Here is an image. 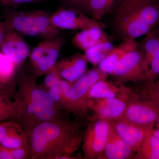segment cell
Returning a JSON list of instances; mask_svg holds the SVG:
<instances>
[{"mask_svg": "<svg viewBox=\"0 0 159 159\" xmlns=\"http://www.w3.org/2000/svg\"><path fill=\"white\" fill-rule=\"evenodd\" d=\"M92 122L86 130L81 145L85 159H98L105 148L109 132V121L98 120Z\"/></svg>", "mask_w": 159, "mask_h": 159, "instance_id": "ba28073f", "label": "cell"}, {"mask_svg": "<svg viewBox=\"0 0 159 159\" xmlns=\"http://www.w3.org/2000/svg\"><path fill=\"white\" fill-rule=\"evenodd\" d=\"M35 78L32 74H20L15 94L24 107L20 123L27 133L41 122L62 119L61 110L48 92L38 85Z\"/></svg>", "mask_w": 159, "mask_h": 159, "instance_id": "7a4b0ae2", "label": "cell"}, {"mask_svg": "<svg viewBox=\"0 0 159 159\" xmlns=\"http://www.w3.org/2000/svg\"><path fill=\"white\" fill-rule=\"evenodd\" d=\"M143 56V53L138 48L128 51L116 64L112 75L122 82L145 81V74L142 67Z\"/></svg>", "mask_w": 159, "mask_h": 159, "instance_id": "30bf717a", "label": "cell"}, {"mask_svg": "<svg viewBox=\"0 0 159 159\" xmlns=\"http://www.w3.org/2000/svg\"><path fill=\"white\" fill-rule=\"evenodd\" d=\"M136 95L122 81H107V79L96 83L91 89L89 93L91 99L116 98L126 102Z\"/></svg>", "mask_w": 159, "mask_h": 159, "instance_id": "5bb4252c", "label": "cell"}, {"mask_svg": "<svg viewBox=\"0 0 159 159\" xmlns=\"http://www.w3.org/2000/svg\"><path fill=\"white\" fill-rule=\"evenodd\" d=\"M30 156V148H10L0 143V159H27Z\"/></svg>", "mask_w": 159, "mask_h": 159, "instance_id": "484cf974", "label": "cell"}, {"mask_svg": "<svg viewBox=\"0 0 159 159\" xmlns=\"http://www.w3.org/2000/svg\"><path fill=\"white\" fill-rule=\"evenodd\" d=\"M109 123V132L105 148L98 159L131 158L134 152L117 133L110 122Z\"/></svg>", "mask_w": 159, "mask_h": 159, "instance_id": "e0dca14e", "label": "cell"}, {"mask_svg": "<svg viewBox=\"0 0 159 159\" xmlns=\"http://www.w3.org/2000/svg\"><path fill=\"white\" fill-rule=\"evenodd\" d=\"M65 43V39L58 34L44 39L32 50L29 58L31 74L34 77L46 75L54 68Z\"/></svg>", "mask_w": 159, "mask_h": 159, "instance_id": "5b68a950", "label": "cell"}, {"mask_svg": "<svg viewBox=\"0 0 159 159\" xmlns=\"http://www.w3.org/2000/svg\"><path fill=\"white\" fill-rule=\"evenodd\" d=\"M108 121L121 138L137 153L148 129L141 128L120 119Z\"/></svg>", "mask_w": 159, "mask_h": 159, "instance_id": "2e32d148", "label": "cell"}, {"mask_svg": "<svg viewBox=\"0 0 159 159\" xmlns=\"http://www.w3.org/2000/svg\"><path fill=\"white\" fill-rule=\"evenodd\" d=\"M70 8L79 10L80 9H87L90 0H63Z\"/></svg>", "mask_w": 159, "mask_h": 159, "instance_id": "4dcf8cb0", "label": "cell"}, {"mask_svg": "<svg viewBox=\"0 0 159 159\" xmlns=\"http://www.w3.org/2000/svg\"><path fill=\"white\" fill-rule=\"evenodd\" d=\"M43 0H0V3L3 6L10 8L24 6L27 4L39 2Z\"/></svg>", "mask_w": 159, "mask_h": 159, "instance_id": "f546056e", "label": "cell"}, {"mask_svg": "<svg viewBox=\"0 0 159 159\" xmlns=\"http://www.w3.org/2000/svg\"><path fill=\"white\" fill-rule=\"evenodd\" d=\"M16 93L0 91V122L15 120L20 122L24 107Z\"/></svg>", "mask_w": 159, "mask_h": 159, "instance_id": "ac0fdd59", "label": "cell"}, {"mask_svg": "<svg viewBox=\"0 0 159 159\" xmlns=\"http://www.w3.org/2000/svg\"><path fill=\"white\" fill-rule=\"evenodd\" d=\"M139 91L144 99L153 102L159 108V81L146 82Z\"/></svg>", "mask_w": 159, "mask_h": 159, "instance_id": "d4e9b609", "label": "cell"}, {"mask_svg": "<svg viewBox=\"0 0 159 159\" xmlns=\"http://www.w3.org/2000/svg\"><path fill=\"white\" fill-rule=\"evenodd\" d=\"M28 134L31 159H77L72 154L84 136L77 122L62 118L41 122Z\"/></svg>", "mask_w": 159, "mask_h": 159, "instance_id": "6da1fadb", "label": "cell"}, {"mask_svg": "<svg viewBox=\"0 0 159 159\" xmlns=\"http://www.w3.org/2000/svg\"><path fill=\"white\" fill-rule=\"evenodd\" d=\"M1 51L19 68L30 55L29 47L20 34L8 30L0 47Z\"/></svg>", "mask_w": 159, "mask_h": 159, "instance_id": "7c38bea8", "label": "cell"}, {"mask_svg": "<svg viewBox=\"0 0 159 159\" xmlns=\"http://www.w3.org/2000/svg\"><path fill=\"white\" fill-rule=\"evenodd\" d=\"M116 0H90L87 9L97 21L106 14Z\"/></svg>", "mask_w": 159, "mask_h": 159, "instance_id": "cb8c5ba5", "label": "cell"}, {"mask_svg": "<svg viewBox=\"0 0 159 159\" xmlns=\"http://www.w3.org/2000/svg\"><path fill=\"white\" fill-rule=\"evenodd\" d=\"M0 143L10 148H30L28 133L15 120L0 122Z\"/></svg>", "mask_w": 159, "mask_h": 159, "instance_id": "9a60e30c", "label": "cell"}, {"mask_svg": "<svg viewBox=\"0 0 159 159\" xmlns=\"http://www.w3.org/2000/svg\"><path fill=\"white\" fill-rule=\"evenodd\" d=\"M108 74L99 69H94L85 73L71 86V102L69 113L80 118L88 116L90 111L89 103L91 89L99 80H106Z\"/></svg>", "mask_w": 159, "mask_h": 159, "instance_id": "8992f818", "label": "cell"}, {"mask_svg": "<svg viewBox=\"0 0 159 159\" xmlns=\"http://www.w3.org/2000/svg\"><path fill=\"white\" fill-rule=\"evenodd\" d=\"M138 44L134 40H124V42L119 47L114 48L106 57L99 65V69L102 72L112 75L114 67L119 60L121 59L128 51L138 48Z\"/></svg>", "mask_w": 159, "mask_h": 159, "instance_id": "ffe728a7", "label": "cell"}, {"mask_svg": "<svg viewBox=\"0 0 159 159\" xmlns=\"http://www.w3.org/2000/svg\"><path fill=\"white\" fill-rule=\"evenodd\" d=\"M159 23V0H122L115 17L117 31L124 40L146 35Z\"/></svg>", "mask_w": 159, "mask_h": 159, "instance_id": "3957f363", "label": "cell"}, {"mask_svg": "<svg viewBox=\"0 0 159 159\" xmlns=\"http://www.w3.org/2000/svg\"><path fill=\"white\" fill-rule=\"evenodd\" d=\"M8 31V29H7L6 23L0 19V47Z\"/></svg>", "mask_w": 159, "mask_h": 159, "instance_id": "1f68e13d", "label": "cell"}, {"mask_svg": "<svg viewBox=\"0 0 159 159\" xmlns=\"http://www.w3.org/2000/svg\"><path fill=\"white\" fill-rule=\"evenodd\" d=\"M147 37L144 44V53L142 63L145 76L149 64L159 48V30L151 31L147 34Z\"/></svg>", "mask_w": 159, "mask_h": 159, "instance_id": "7402d4cb", "label": "cell"}, {"mask_svg": "<svg viewBox=\"0 0 159 159\" xmlns=\"http://www.w3.org/2000/svg\"><path fill=\"white\" fill-rule=\"evenodd\" d=\"M88 62L85 54L77 53L57 61L52 70L72 84L85 74Z\"/></svg>", "mask_w": 159, "mask_h": 159, "instance_id": "4fadbf2b", "label": "cell"}, {"mask_svg": "<svg viewBox=\"0 0 159 159\" xmlns=\"http://www.w3.org/2000/svg\"><path fill=\"white\" fill-rule=\"evenodd\" d=\"M59 82L49 89L47 92L54 100L58 108L61 111L64 109V103L62 92L59 85Z\"/></svg>", "mask_w": 159, "mask_h": 159, "instance_id": "83f0119b", "label": "cell"}, {"mask_svg": "<svg viewBox=\"0 0 159 159\" xmlns=\"http://www.w3.org/2000/svg\"><path fill=\"white\" fill-rule=\"evenodd\" d=\"M151 129L147 130L135 159H159V140L154 135Z\"/></svg>", "mask_w": 159, "mask_h": 159, "instance_id": "44dd1931", "label": "cell"}, {"mask_svg": "<svg viewBox=\"0 0 159 159\" xmlns=\"http://www.w3.org/2000/svg\"><path fill=\"white\" fill-rule=\"evenodd\" d=\"M159 116V108L153 102L139 99L138 95L127 102L124 114L119 119L146 129L153 128Z\"/></svg>", "mask_w": 159, "mask_h": 159, "instance_id": "52a82bcc", "label": "cell"}, {"mask_svg": "<svg viewBox=\"0 0 159 159\" xmlns=\"http://www.w3.org/2000/svg\"><path fill=\"white\" fill-rule=\"evenodd\" d=\"M51 24L57 29L84 30L95 26L104 28L103 24L84 15L82 12L73 8H60L51 14Z\"/></svg>", "mask_w": 159, "mask_h": 159, "instance_id": "9c48e42d", "label": "cell"}, {"mask_svg": "<svg viewBox=\"0 0 159 159\" xmlns=\"http://www.w3.org/2000/svg\"><path fill=\"white\" fill-rule=\"evenodd\" d=\"M159 75V48L149 64L146 75L145 82L155 80Z\"/></svg>", "mask_w": 159, "mask_h": 159, "instance_id": "4316f807", "label": "cell"}, {"mask_svg": "<svg viewBox=\"0 0 159 159\" xmlns=\"http://www.w3.org/2000/svg\"><path fill=\"white\" fill-rule=\"evenodd\" d=\"M127 102L116 98L91 99L89 108L93 115L88 120L94 121L103 120L111 121L122 116Z\"/></svg>", "mask_w": 159, "mask_h": 159, "instance_id": "8fae6325", "label": "cell"}, {"mask_svg": "<svg viewBox=\"0 0 159 159\" xmlns=\"http://www.w3.org/2000/svg\"><path fill=\"white\" fill-rule=\"evenodd\" d=\"M7 11L4 21L8 30L44 39L59 34V30L50 22L51 13L45 10L35 9L20 11L10 10Z\"/></svg>", "mask_w": 159, "mask_h": 159, "instance_id": "277c9868", "label": "cell"}, {"mask_svg": "<svg viewBox=\"0 0 159 159\" xmlns=\"http://www.w3.org/2000/svg\"><path fill=\"white\" fill-rule=\"evenodd\" d=\"M61 78L57 75L56 72L51 70L49 73L46 74L42 84L39 85L41 88L47 91L53 86L57 84Z\"/></svg>", "mask_w": 159, "mask_h": 159, "instance_id": "f1b7e54d", "label": "cell"}, {"mask_svg": "<svg viewBox=\"0 0 159 159\" xmlns=\"http://www.w3.org/2000/svg\"><path fill=\"white\" fill-rule=\"evenodd\" d=\"M114 48L110 41L101 43L86 50L84 54L88 62L97 66L105 59Z\"/></svg>", "mask_w": 159, "mask_h": 159, "instance_id": "603a6c76", "label": "cell"}, {"mask_svg": "<svg viewBox=\"0 0 159 159\" xmlns=\"http://www.w3.org/2000/svg\"><path fill=\"white\" fill-rule=\"evenodd\" d=\"M103 28L101 26H95L81 30L74 35L72 40L73 44L77 48L85 51L98 44L110 41Z\"/></svg>", "mask_w": 159, "mask_h": 159, "instance_id": "d6986e66", "label": "cell"}]
</instances>
